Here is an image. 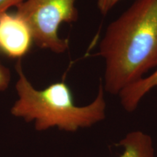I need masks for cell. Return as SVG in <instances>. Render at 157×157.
<instances>
[{"instance_id": "cell-3", "label": "cell", "mask_w": 157, "mask_h": 157, "mask_svg": "<svg viewBox=\"0 0 157 157\" xmlns=\"http://www.w3.org/2000/svg\"><path fill=\"white\" fill-rule=\"evenodd\" d=\"M76 0H24L16 7V14L30 29L33 42L39 48L56 53H63L68 49V39L59 36L63 23L78 20Z\"/></svg>"}, {"instance_id": "cell-8", "label": "cell", "mask_w": 157, "mask_h": 157, "mask_svg": "<svg viewBox=\"0 0 157 157\" xmlns=\"http://www.w3.org/2000/svg\"><path fill=\"white\" fill-rule=\"evenodd\" d=\"M120 0H97L98 9L102 15L105 16Z\"/></svg>"}, {"instance_id": "cell-6", "label": "cell", "mask_w": 157, "mask_h": 157, "mask_svg": "<svg viewBox=\"0 0 157 157\" xmlns=\"http://www.w3.org/2000/svg\"><path fill=\"white\" fill-rule=\"evenodd\" d=\"M123 151L118 157H154L152 137L143 131H132L119 141Z\"/></svg>"}, {"instance_id": "cell-5", "label": "cell", "mask_w": 157, "mask_h": 157, "mask_svg": "<svg viewBox=\"0 0 157 157\" xmlns=\"http://www.w3.org/2000/svg\"><path fill=\"white\" fill-rule=\"evenodd\" d=\"M157 87V68L150 75L143 77L124 88L119 94L121 106L127 112H132L149 92Z\"/></svg>"}, {"instance_id": "cell-2", "label": "cell", "mask_w": 157, "mask_h": 157, "mask_svg": "<svg viewBox=\"0 0 157 157\" xmlns=\"http://www.w3.org/2000/svg\"><path fill=\"white\" fill-rule=\"evenodd\" d=\"M18 79L15 84L17 99L11 107L15 117L34 124L38 131L58 128L74 132L88 128L105 119L106 101L101 82L94 101L86 105H76L71 90L64 82L51 84L43 90H37L23 72L21 61L15 66Z\"/></svg>"}, {"instance_id": "cell-1", "label": "cell", "mask_w": 157, "mask_h": 157, "mask_svg": "<svg viewBox=\"0 0 157 157\" xmlns=\"http://www.w3.org/2000/svg\"><path fill=\"white\" fill-rule=\"evenodd\" d=\"M98 56L105 62V93L121 91L157 67V0H136L108 25Z\"/></svg>"}, {"instance_id": "cell-9", "label": "cell", "mask_w": 157, "mask_h": 157, "mask_svg": "<svg viewBox=\"0 0 157 157\" xmlns=\"http://www.w3.org/2000/svg\"><path fill=\"white\" fill-rule=\"evenodd\" d=\"M24 0H0V14L7 12L12 7H16Z\"/></svg>"}, {"instance_id": "cell-4", "label": "cell", "mask_w": 157, "mask_h": 157, "mask_svg": "<svg viewBox=\"0 0 157 157\" xmlns=\"http://www.w3.org/2000/svg\"><path fill=\"white\" fill-rule=\"evenodd\" d=\"M32 42L30 29L19 15L7 11L0 14V52L21 58L30 50Z\"/></svg>"}, {"instance_id": "cell-7", "label": "cell", "mask_w": 157, "mask_h": 157, "mask_svg": "<svg viewBox=\"0 0 157 157\" xmlns=\"http://www.w3.org/2000/svg\"><path fill=\"white\" fill-rule=\"evenodd\" d=\"M11 75L10 70L0 63V92L5 91L10 82Z\"/></svg>"}]
</instances>
